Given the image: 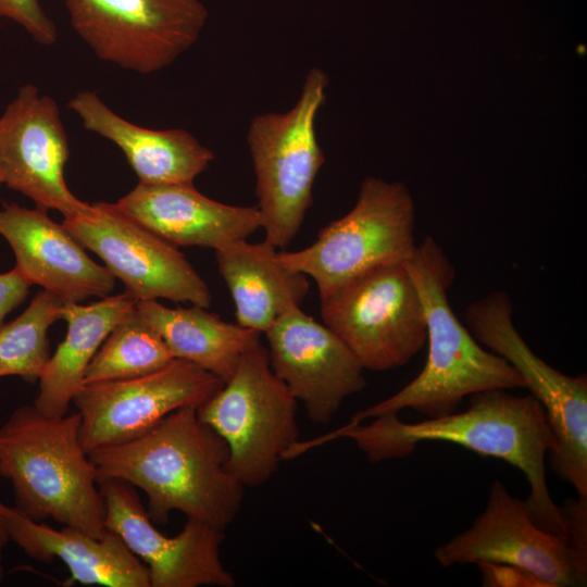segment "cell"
Segmentation results:
<instances>
[{
	"label": "cell",
	"mask_w": 587,
	"mask_h": 587,
	"mask_svg": "<svg viewBox=\"0 0 587 587\" xmlns=\"http://www.w3.org/2000/svg\"><path fill=\"white\" fill-rule=\"evenodd\" d=\"M369 424L346 425L308 441H298L297 454L321 445L347 438L371 462L409 457L424 441L459 445L483 457L502 460L520 470L529 485L523 500L532 520L542 529L570 534L561 505L551 498L546 479V457L554 438L546 412L529 395L515 396L508 389H490L471 395L466 410L437 419L407 423L398 413L371 419Z\"/></svg>",
	"instance_id": "1"
},
{
	"label": "cell",
	"mask_w": 587,
	"mask_h": 587,
	"mask_svg": "<svg viewBox=\"0 0 587 587\" xmlns=\"http://www.w3.org/2000/svg\"><path fill=\"white\" fill-rule=\"evenodd\" d=\"M98 483L116 478L141 489L147 513L166 524L173 511L220 529L233 523L243 499V485L229 470L225 440L197 414L179 408L141 436L89 453Z\"/></svg>",
	"instance_id": "2"
},
{
	"label": "cell",
	"mask_w": 587,
	"mask_h": 587,
	"mask_svg": "<svg viewBox=\"0 0 587 587\" xmlns=\"http://www.w3.org/2000/svg\"><path fill=\"white\" fill-rule=\"evenodd\" d=\"M407 268L417 288L426 319L427 359L423 370L390 397L360 410L348 423L412 409L426 419L457 411L473 394L524 388L519 373L503 358L485 349L464 326L448 300L454 267L430 236L416 245Z\"/></svg>",
	"instance_id": "3"
},
{
	"label": "cell",
	"mask_w": 587,
	"mask_h": 587,
	"mask_svg": "<svg viewBox=\"0 0 587 587\" xmlns=\"http://www.w3.org/2000/svg\"><path fill=\"white\" fill-rule=\"evenodd\" d=\"M79 427L78 412L55 416L34 404L18 407L0 426V476L11 483L20 513L101 538L107 528L98 471Z\"/></svg>",
	"instance_id": "4"
},
{
	"label": "cell",
	"mask_w": 587,
	"mask_h": 587,
	"mask_svg": "<svg viewBox=\"0 0 587 587\" xmlns=\"http://www.w3.org/2000/svg\"><path fill=\"white\" fill-rule=\"evenodd\" d=\"M327 86L326 73L312 67L292 108L284 113L258 114L248 127L261 228L278 249L286 248L299 233L325 162L315 125Z\"/></svg>",
	"instance_id": "5"
},
{
	"label": "cell",
	"mask_w": 587,
	"mask_h": 587,
	"mask_svg": "<svg viewBox=\"0 0 587 587\" xmlns=\"http://www.w3.org/2000/svg\"><path fill=\"white\" fill-rule=\"evenodd\" d=\"M297 412L298 400L273 372L262 344L197 408L198 417L227 444L229 470L243 487L268 482L299 441Z\"/></svg>",
	"instance_id": "6"
},
{
	"label": "cell",
	"mask_w": 587,
	"mask_h": 587,
	"mask_svg": "<svg viewBox=\"0 0 587 587\" xmlns=\"http://www.w3.org/2000/svg\"><path fill=\"white\" fill-rule=\"evenodd\" d=\"M408 188L400 182L366 177L347 214L323 227L311 246L278 250V260L311 277L322 297L374 267L408 261L417 245Z\"/></svg>",
	"instance_id": "7"
},
{
	"label": "cell",
	"mask_w": 587,
	"mask_h": 587,
	"mask_svg": "<svg viewBox=\"0 0 587 587\" xmlns=\"http://www.w3.org/2000/svg\"><path fill=\"white\" fill-rule=\"evenodd\" d=\"M512 314L511 299L501 290L471 302L464 312L474 338L510 363L542 405L554 438L547 454L550 467L574 487L578 499L587 500V376L563 374L539 358Z\"/></svg>",
	"instance_id": "8"
},
{
	"label": "cell",
	"mask_w": 587,
	"mask_h": 587,
	"mask_svg": "<svg viewBox=\"0 0 587 587\" xmlns=\"http://www.w3.org/2000/svg\"><path fill=\"white\" fill-rule=\"evenodd\" d=\"M405 262L374 267L320 297L323 324L364 370L403 366L426 344L424 308Z\"/></svg>",
	"instance_id": "9"
},
{
	"label": "cell",
	"mask_w": 587,
	"mask_h": 587,
	"mask_svg": "<svg viewBox=\"0 0 587 587\" xmlns=\"http://www.w3.org/2000/svg\"><path fill=\"white\" fill-rule=\"evenodd\" d=\"M434 558L442 567L505 563L530 572L548 587L585 586L587 530L557 534L542 529L523 501L495 479L484 511L467 529L438 546Z\"/></svg>",
	"instance_id": "10"
},
{
	"label": "cell",
	"mask_w": 587,
	"mask_h": 587,
	"mask_svg": "<svg viewBox=\"0 0 587 587\" xmlns=\"http://www.w3.org/2000/svg\"><path fill=\"white\" fill-rule=\"evenodd\" d=\"M71 25L95 54L140 74L171 65L198 40L202 0H64Z\"/></svg>",
	"instance_id": "11"
},
{
	"label": "cell",
	"mask_w": 587,
	"mask_h": 587,
	"mask_svg": "<svg viewBox=\"0 0 587 587\" xmlns=\"http://www.w3.org/2000/svg\"><path fill=\"white\" fill-rule=\"evenodd\" d=\"M62 225L125 286L136 301L168 299L209 308L207 283L177 246L133 220L115 203L95 202Z\"/></svg>",
	"instance_id": "12"
},
{
	"label": "cell",
	"mask_w": 587,
	"mask_h": 587,
	"mask_svg": "<svg viewBox=\"0 0 587 587\" xmlns=\"http://www.w3.org/2000/svg\"><path fill=\"white\" fill-rule=\"evenodd\" d=\"M224 382L183 359L134 378L85 384L72 402L80 415L79 437L89 454L135 439L171 412L199 407Z\"/></svg>",
	"instance_id": "13"
},
{
	"label": "cell",
	"mask_w": 587,
	"mask_h": 587,
	"mask_svg": "<svg viewBox=\"0 0 587 587\" xmlns=\"http://www.w3.org/2000/svg\"><path fill=\"white\" fill-rule=\"evenodd\" d=\"M107 530L116 534L146 565L150 587H233L235 578L224 566L220 547L224 530L187 519L179 534L158 530L129 483L99 482Z\"/></svg>",
	"instance_id": "14"
},
{
	"label": "cell",
	"mask_w": 587,
	"mask_h": 587,
	"mask_svg": "<svg viewBox=\"0 0 587 587\" xmlns=\"http://www.w3.org/2000/svg\"><path fill=\"white\" fill-rule=\"evenodd\" d=\"M68 155L58 104L35 86L24 85L0 116L2 184L64 217L82 213L90 203L79 200L65 183Z\"/></svg>",
	"instance_id": "15"
},
{
	"label": "cell",
	"mask_w": 587,
	"mask_h": 587,
	"mask_svg": "<svg viewBox=\"0 0 587 587\" xmlns=\"http://www.w3.org/2000/svg\"><path fill=\"white\" fill-rule=\"evenodd\" d=\"M264 334L273 372L312 422L328 423L347 398L365 388V370L352 351L300 307L279 316Z\"/></svg>",
	"instance_id": "16"
},
{
	"label": "cell",
	"mask_w": 587,
	"mask_h": 587,
	"mask_svg": "<svg viewBox=\"0 0 587 587\" xmlns=\"http://www.w3.org/2000/svg\"><path fill=\"white\" fill-rule=\"evenodd\" d=\"M48 210L16 203L0 210V235L11 246L16 267L32 285L41 286L63 302L103 298L115 286V277L86 253L85 247Z\"/></svg>",
	"instance_id": "17"
},
{
	"label": "cell",
	"mask_w": 587,
	"mask_h": 587,
	"mask_svg": "<svg viewBox=\"0 0 587 587\" xmlns=\"http://www.w3.org/2000/svg\"><path fill=\"white\" fill-rule=\"evenodd\" d=\"M116 208L171 243L218 250L262 227L257 205L213 200L193 184H141Z\"/></svg>",
	"instance_id": "18"
},
{
	"label": "cell",
	"mask_w": 587,
	"mask_h": 587,
	"mask_svg": "<svg viewBox=\"0 0 587 587\" xmlns=\"http://www.w3.org/2000/svg\"><path fill=\"white\" fill-rule=\"evenodd\" d=\"M0 514L13 540L28 557L51 563L61 560L72 582L107 587H150L146 565L113 532L101 538L63 525L55 529L0 502Z\"/></svg>",
	"instance_id": "19"
},
{
	"label": "cell",
	"mask_w": 587,
	"mask_h": 587,
	"mask_svg": "<svg viewBox=\"0 0 587 587\" xmlns=\"http://www.w3.org/2000/svg\"><path fill=\"white\" fill-rule=\"evenodd\" d=\"M68 107L86 129L122 150L141 184H193L214 159L212 150L186 129H151L130 123L95 91H79Z\"/></svg>",
	"instance_id": "20"
},
{
	"label": "cell",
	"mask_w": 587,
	"mask_h": 587,
	"mask_svg": "<svg viewBox=\"0 0 587 587\" xmlns=\"http://www.w3.org/2000/svg\"><path fill=\"white\" fill-rule=\"evenodd\" d=\"M218 272L236 308L237 324L264 333L279 316L300 307L309 277L278 260V248L264 239H240L215 250Z\"/></svg>",
	"instance_id": "21"
},
{
	"label": "cell",
	"mask_w": 587,
	"mask_h": 587,
	"mask_svg": "<svg viewBox=\"0 0 587 587\" xmlns=\"http://www.w3.org/2000/svg\"><path fill=\"white\" fill-rule=\"evenodd\" d=\"M136 302L127 291L89 304L63 302L60 320L66 322L67 332L38 379L39 391L33 403L37 409L49 415L67 414L73 398L84 386L91 359Z\"/></svg>",
	"instance_id": "22"
},
{
	"label": "cell",
	"mask_w": 587,
	"mask_h": 587,
	"mask_svg": "<svg viewBox=\"0 0 587 587\" xmlns=\"http://www.w3.org/2000/svg\"><path fill=\"white\" fill-rule=\"evenodd\" d=\"M135 308L175 359L189 361L224 383L232 377L241 357L261 345L260 332L225 322L208 308H167L158 300L137 301Z\"/></svg>",
	"instance_id": "23"
},
{
	"label": "cell",
	"mask_w": 587,
	"mask_h": 587,
	"mask_svg": "<svg viewBox=\"0 0 587 587\" xmlns=\"http://www.w3.org/2000/svg\"><path fill=\"white\" fill-rule=\"evenodd\" d=\"M174 359L162 337L134 308L114 326L91 359L84 385L142 376Z\"/></svg>",
	"instance_id": "24"
},
{
	"label": "cell",
	"mask_w": 587,
	"mask_h": 587,
	"mask_svg": "<svg viewBox=\"0 0 587 587\" xmlns=\"http://www.w3.org/2000/svg\"><path fill=\"white\" fill-rule=\"evenodd\" d=\"M63 301L48 290L38 292L15 320L0 328V377L20 376L34 383L50 358L48 330L60 320Z\"/></svg>",
	"instance_id": "25"
},
{
	"label": "cell",
	"mask_w": 587,
	"mask_h": 587,
	"mask_svg": "<svg viewBox=\"0 0 587 587\" xmlns=\"http://www.w3.org/2000/svg\"><path fill=\"white\" fill-rule=\"evenodd\" d=\"M0 17L14 21L41 45H52L58 38L57 27L39 0H0Z\"/></svg>",
	"instance_id": "26"
},
{
	"label": "cell",
	"mask_w": 587,
	"mask_h": 587,
	"mask_svg": "<svg viewBox=\"0 0 587 587\" xmlns=\"http://www.w3.org/2000/svg\"><path fill=\"white\" fill-rule=\"evenodd\" d=\"M484 587H548L530 572L505 563L478 562Z\"/></svg>",
	"instance_id": "27"
},
{
	"label": "cell",
	"mask_w": 587,
	"mask_h": 587,
	"mask_svg": "<svg viewBox=\"0 0 587 587\" xmlns=\"http://www.w3.org/2000/svg\"><path fill=\"white\" fill-rule=\"evenodd\" d=\"M30 286L29 280L16 266L0 273V328L7 315L24 302Z\"/></svg>",
	"instance_id": "28"
},
{
	"label": "cell",
	"mask_w": 587,
	"mask_h": 587,
	"mask_svg": "<svg viewBox=\"0 0 587 587\" xmlns=\"http://www.w3.org/2000/svg\"><path fill=\"white\" fill-rule=\"evenodd\" d=\"M10 535L8 532L7 524L3 516L0 514V583H2L4 577V567H3V549L7 544L10 541Z\"/></svg>",
	"instance_id": "29"
},
{
	"label": "cell",
	"mask_w": 587,
	"mask_h": 587,
	"mask_svg": "<svg viewBox=\"0 0 587 587\" xmlns=\"http://www.w3.org/2000/svg\"><path fill=\"white\" fill-rule=\"evenodd\" d=\"M0 184H2V179H1V170H0Z\"/></svg>",
	"instance_id": "30"
}]
</instances>
